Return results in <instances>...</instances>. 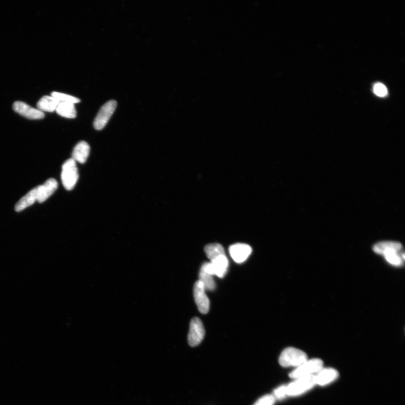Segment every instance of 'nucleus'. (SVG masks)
Here are the masks:
<instances>
[{
  "label": "nucleus",
  "mask_w": 405,
  "mask_h": 405,
  "mask_svg": "<svg viewBox=\"0 0 405 405\" xmlns=\"http://www.w3.org/2000/svg\"><path fill=\"white\" fill-rule=\"evenodd\" d=\"M402 249L403 246L400 243L389 241L379 242L373 247L374 252L383 255L389 264L395 266L404 264L405 256Z\"/></svg>",
  "instance_id": "obj_1"
},
{
  "label": "nucleus",
  "mask_w": 405,
  "mask_h": 405,
  "mask_svg": "<svg viewBox=\"0 0 405 405\" xmlns=\"http://www.w3.org/2000/svg\"><path fill=\"white\" fill-rule=\"evenodd\" d=\"M307 360L308 358L305 352L293 347H289L281 353L279 363L281 366L285 367H299Z\"/></svg>",
  "instance_id": "obj_2"
},
{
  "label": "nucleus",
  "mask_w": 405,
  "mask_h": 405,
  "mask_svg": "<svg viewBox=\"0 0 405 405\" xmlns=\"http://www.w3.org/2000/svg\"><path fill=\"white\" fill-rule=\"evenodd\" d=\"M79 177L76 162L70 158L63 164L61 173V181L65 189L67 191L72 190L78 182Z\"/></svg>",
  "instance_id": "obj_3"
},
{
  "label": "nucleus",
  "mask_w": 405,
  "mask_h": 405,
  "mask_svg": "<svg viewBox=\"0 0 405 405\" xmlns=\"http://www.w3.org/2000/svg\"><path fill=\"white\" fill-rule=\"evenodd\" d=\"M315 375L296 379V381L286 386L287 394L289 396L301 395L316 385Z\"/></svg>",
  "instance_id": "obj_4"
},
{
  "label": "nucleus",
  "mask_w": 405,
  "mask_h": 405,
  "mask_svg": "<svg viewBox=\"0 0 405 405\" xmlns=\"http://www.w3.org/2000/svg\"><path fill=\"white\" fill-rule=\"evenodd\" d=\"M323 369V362L319 358L307 360L302 365L297 367L294 371L291 372L289 377L291 378L297 379L305 376L314 375L319 373Z\"/></svg>",
  "instance_id": "obj_5"
},
{
  "label": "nucleus",
  "mask_w": 405,
  "mask_h": 405,
  "mask_svg": "<svg viewBox=\"0 0 405 405\" xmlns=\"http://www.w3.org/2000/svg\"><path fill=\"white\" fill-rule=\"evenodd\" d=\"M117 106V101L112 100L106 102L101 106L94 122V126L96 130H101L104 129L112 116L114 115Z\"/></svg>",
  "instance_id": "obj_6"
},
{
  "label": "nucleus",
  "mask_w": 405,
  "mask_h": 405,
  "mask_svg": "<svg viewBox=\"0 0 405 405\" xmlns=\"http://www.w3.org/2000/svg\"><path fill=\"white\" fill-rule=\"evenodd\" d=\"M205 330L203 322L198 317H194L190 324L188 335L189 345L192 347L198 346L204 339Z\"/></svg>",
  "instance_id": "obj_7"
},
{
  "label": "nucleus",
  "mask_w": 405,
  "mask_h": 405,
  "mask_svg": "<svg viewBox=\"0 0 405 405\" xmlns=\"http://www.w3.org/2000/svg\"><path fill=\"white\" fill-rule=\"evenodd\" d=\"M194 296L200 312L203 314H207L209 310L210 302L206 293V289L199 280L194 284Z\"/></svg>",
  "instance_id": "obj_8"
},
{
  "label": "nucleus",
  "mask_w": 405,
  "mask_h": 405,
  "mask_svg": "<svg viewBox=\"0 0 405 405\" xmlns=\"http://www.w3.org/2000/svg\"><path fill=\"white\" fill-rule=\"evenodd\" d=\"M13 108L15 112L29 120H42L45 117L44 112L22 101L15 102Z\"/></svg>",
  "instance_id": "obj_9"
},
{
  "label": "nucleus",
  "mask_w": 405,
  "mask_h": 405,
  "mask_svg": "<svg viewBox=\"0 0 405 405\" xmlns=\"http://www.w3.org/2000/svg\"><path fill=\"white\" fill-rule=\"evenodd\" d=\"M58 182L54 178L48 179L44 184L34 188L37 201L40 203L46 201L57 189Z\"/></svg>",
  "instance_id": "obj_10"
},
{
  "label": "nucleus",
  "mask_w": 405,
  "mask_h": 405,
  "mask_svg": "<svg viewBox=\"0 0 405 405\" xmlns=\"http://www.w3.org/2000/svg\"><path fill=\"white\" fill-rule=\"evenodd\" d=\"M252 252V248L249 245L244 243L235 244L229 247L231 257L235 263L238 264L243 263L247 260Z\"/></svg>",
  "instance_id": "obj_11"
},
{
  "label": "nucleus",
  "mask_w": 405,
  "mask_h": 405,
  "mask_svg": "<svg viewBox=\"0 0 405 405\" xmlns=\"http://www.w3.org/2000/svg\"><path fill=\"white\" fill-rule=\"evenodd\" d=\"M339 374L334 369H322L315 376L316 384L321 386L327 385L338 378Z\"/></svg>",
  "instance_id": "obj_12"
},
{
  "label": "nucleus",
  "mask_w": 405,
  "mask_h": 405,
  "mask_svg": "<svg viewBox=\"0 0 405 405\" xmlns=\"http://www.w3.org/2000/svg\"><path fill=\"white\" fill-rule=\"evenodd\" d=\"M212 268L213 271V275H216L219 278H223L227 274L229 268V260L225 255L219 256V257L211 260Z\"/></svg>",
  "instance_id": "obj_13"
},
{
  "label": "nucleus",
  "mask_w": 405,
  "mask_h": 405,
  "mask_svg": "<svg viewBox=\"0 0 405 405\" xmlns=\"http://www.w3.org/2000/svg\"><path fill=\"white\" fill-rule=\"evenodd\" d=\"M90 147L88 142L80 141L74 148L72 153V159L76 162L84 163L89 156Z\"/></svg>",
  "instance_id": "obj_14"
},
{
  "label": "nucleus",
  "mask_w": 405,
  "mask_h": 405,
  "mask_svg": "<svg viewBox=\"0 0 405 405\" xmlns=\"http://www.w3.org/2000/svg\"><path fill=\"white\" fill-rule=\"evenodd\" d=\"M60 103L58 99L52 96H44L37 104L38 109L43 112H53Z\"/></svg>",
  "instance_id": "obj_15"
},
{
  "label": "nucleus",
  "mask_w": 405,
  "mask_h": 405,
  "mask_svg": "<svg viewBox=\"0 0 405 405\" xmlns=\"http://www.w3.org/2000/svg\"><path fill=\"white\" fill-rule=\"evenodd\" d=\"M37 201L36 196H35V189L30 191L24 197L19 200L18 202L15 205V210L17 212H20L23 210L32 206Z\"/></svg>",
  "instance_id": "obj_16"
},
{
  "label": "nucleus",
  "mask_w": 405,
  "mask_h": 405,
  "mask_svg": "<svg viewBox=\"0 0 405 405\" xmlns=\"http://www.w3.org/2000/svg\"><path fill=\"white\" fill-rule=\"evenodd\" d=\"M55 111L59 116L66 119H75L77 116L75 104L68 102H60Z\"/></svg>",
  "instance_id": "obj_17"
},
{
  "label": "nucleus",
  "mask_w": 405,
  "mask_h": 405,
  "mask_svg": "<svg viewBox=\"0 0 405 405\" xmlns=\"http://www.w3.org/2000/svg\"><path fill=\"white\" fill-rule=\"evenodd\" d=\"M204 252L206 253L207 257L211 261L219 257L220 255H225L223 246L218 243L208 244L204 248Z\"/></svg>",
  "instance_id": "obj_18"
},
{
  "label": "nucleus",
  "mask_w": 405,
  "mask_h": 405,
  "mask_svg": "<svg viewBox=\"0 0 405 405\" xmlns=\"http://www.w3.org/2000/svg\"><path fill=\"white\" fill-rule=\"evenodd\" d=\"M212 276L201 269L200 270L199 280L202 282L206 290L212 291L216 289V283Z\"/></svg>",
  "instance_id": "obj_19"
},
{
  "label": "nucleus",
  "mask_w": 405,
  "mask_h": 405,
  "mask_svg": "<svg viewBox=\"0 0 405 405\" xmlns=\"http://www.w3.org/2000/svg\"><path fill=\"white\" fill-rule=\"evenodd\" d=\"M51 96L55 97L60 102H68V103L77 104L81 101L80 99L73 96L61 93L59 92H53Z\"/></svg>",
  "instance_id": "obj_20"
},
{
  "label": "nucleus",
  "mask_w": 405,
  "mask_h": 405,
  "mask_svg": "<svg viewBox=\"0 0 405 405\" xmlns=\"http://www.w3.org/2000/svg\"><path fill=\"white\" fill-rule=\"evenodd\" d=\"M275 398L272 394H266L261 397L253 405H274Z\"/></svg>",
  "instance_id": "obj_21"
},
{
  "label": "nucleus",
  "mask_w": 405,
  "mask_h": 405,
  "mask_svg": "<svg viewBox=\"0 0 405 405\" xmlns=\"http://www.w3.org/2000/svg\"><path fill=\"white\" fill-rule=\"evenodd\" d=\"M286 396H288V394H287L286 386H281L275 389L273 396L275 397V399H283Z\"/></svg>",
  "instance_id": "obj_22"
},
{
  "label": "nucleus",
  "mask_w": 405,
  "mask_h": 405,
  "mask_svg": "<svg viewBox=\"0 0 405 405\" xmlns=\"http://www.w3.org/2000/svg\"><path fill=\"white\" fill-rule=\"evenodd\" d=\"M374 92L379 97H384L387 94V89L381 83H378L374 87Z\"/></svg>",
  "instance_id": "obj_23"
}]
</instances>
